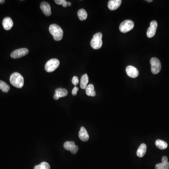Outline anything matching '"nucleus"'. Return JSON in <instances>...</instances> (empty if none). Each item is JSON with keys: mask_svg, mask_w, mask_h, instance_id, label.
<instances>
[{"mask_svg": "<svg viewBox=\"0 0 169 169\" xmlns=\"http://www.w3.org/2000/svg\"><path fill=\"white\" fill-rule=\"evenodd\" d=\"M49 30L55 40L60 41L62 39L63 31L61 27L56 24H51L49 27Z\"/></svg>", "mask_w": 169, "mask_h": 169, "instance_id": "obj_1", "label": "nucleus"}, {"mask_svg": "<svg viewBox=\"0 0 169 169\" xmlns=\"http://www.w3.org/2000/svg\"><path fill=\"white\" fill-rule=\"evenodd\" d=\"M10 80L12 85L18 88H21L24 85L23 77L18 72L12 73L10 77Z\"/></svg>", "mask_w": 169, "mask_h": 169, "instance_id": "obj_2", "label": "nucleus"}, {"mask_svg": "<svg viewBox=\"0 0 169 169\" xmlns=\"http://www.w3.org/2000/svg\"><path fill=\"white\" fill-rule=\"evenodd\" d=\"M102 33H98L93 36L91 40V46L95 49H98L102 45Z\"/></svg>", "mask_w": 169, "mask_h": 169, "instance_id": "obj_3", "label": "nucleus"}, {"mask_svg": "<svg viewBox=\"0 0 169 169\" xmlns=\"http://www.w3.org/2000/svg\"><path fill=\"white\" fill-rule=\"evenodd\" d=\"M60 65V61L57 59H51L46 63L45 69L48 72H52L56 70Z\"/></svg>", "mask_w": 169, "mask_h": 169, "instance_id": "obj_4", "label": "nucleus"}, {"mask_svg": "<svg viewBox=\"0 0 169 169\" xmlns=\"http://www.w3.org/2000/svg\"><path fill=\"white\" fill-rule=\"evenodd\" d=\"M134 26V22L130 20H126L122 22L119 26V30L123 33H126L133 29Z\"/></svg>", "mask_w": 169, "mask_h": 169, "instance_id": "obj_5", "label": "nucleus"}, {"mask_svg": "<svg viewBox=\"0 0 169 169\" xmlns=\"http://www.w3.org/2000/svg\"><path fill=\"white\" fill-rule=\"evenodd\" d=\"M151 70L152 73L158 74L161 70V63L159 60L156 57H153L150 60Z\"/></svg>", "mask_w": 169, "mask_h": 169, "instance_id": "obj_6", "label": "nucleus"}, {"mask_svg": "<svg viewBox=\"0 0 169 169\" xmlns=\"http://www.w3.org/2000/svg\"><path fill=\"white\" fill-rule=\"evenodd\" d=\"M29 53L28 49L26 48L17 49L13 51L11 53L10 56L12 58L17 59L25 56Z\"/></svg>", "mask_w": 169, "mask_h": 169, "instance_id": "obj_7", "label": "nucleus"}, {"mask_svg": "<svg viewBox=\"0 0 169 169\" xmlns=\"http://www.w3.org/2000/svg\"><path fill=\"white\" fill-rule=\"evenodd\" d=\"M157 26L158 24L156 21H152L150 23V27L148 28L147 32V36L148 38H152L154 36L157 29Z\"/></svg>", "mask_w": 169, "mask_h": 169, "instance_id": "obj_8", "label": "nucleus"}, {"mask_svg": "<svg viewBox=\"0 0 169 169\" xmlns=\"http://www.w3.org/2000/svg\"><path fill=\"white\" fill-rule=\"evenodd\" d=\"M63 147L66 150L71 151L73 154L77 153L79 150L78 146L75 145L73 141H66L64 144Z\"/></svg>", "mask_w": 169, "mask_h": 169, "instance_id": "obj_9", "label": "nucleus"}, {"mask_svg": "<svg viewBox=\"0 0 169 169\" xmlns=\"http://www.w3.org/2000/svg\"><path fill=\"white\" fill-rule=\"evenodd\" d=\"M126 72L127 75L131 78H136L138 76L139 74L138 70L133 66H128L126 68Z\"/></svg>", "mask_w": 169, "mask_h": 169, "instance_id": "obj_10", "label": "nucleus"}, {"mask_svg": "<svg viewBox=\"0 0 169 169\" xmlns=\"http://www.w3.org/2000/svg\"><path fill=\"white\" fill-rule=\"evenodd\" d=\"M68 94V91L65 88H59L55 90V94L54 95V98L56 100H58L60 98L64 97Z\"/></svg>", "mask_w": 169, "mask_h": 169, "instance_id": "obj_11", "label": "nucleus"}, {"mask_svg": "<svg viewBox=\"0 0 169 169\" xmlns=\"http://www.w3.org/2000/svg\"><path fill=\"white\" fill-rule=\"evenodd\" d=\"M40 8L44 15L49 16L51 15V9L50 5L46 1H43L41 3Z\"/></svg>", "mask_w": 169, "mask_h": 169, "instance_id": "obj_12", "label": "nucleus"}, {"mask_svg": "<svg viewBox=\"0 0 169 169\" xmlns=\"http://www.w3.org/2000/svg\"><path fill=\"white\" fill-rule=\"evenodd\" d=\"M122 3L121 0H110L108 1V9L111 10H114L118 9Z\"/></svg>", "mask_w": 169, "mask_h": 169, "instance_id": "obj_13", "label": "nucleus"}, {"mask_svg": "<svg viewBox=\"0 0 169 169\" xmlns=\"http://www.w3.org/2000/svg\"><path fill=\"white\" fill-rule=\"evenodd\" d=\"M3 26L4 29L6 30H10L13 26V22L12 19L10 17H6L3 21Z\"/></svg>", "mask_w": 169, "mask_h": 169, "instance_id": "obj_14", "label": "nucleus"}, {"mask_svg": "<svg viewBox=\"0 0 169 169\" xmlns=\"http://www.w3.org/2000/svg\"><path fill=\"white\" fill-rule=\"evenodd\" d=\"M79 139L83 141H88L89 140V136L85 128L81 127L79 131Z\"/></svg>", "mask_w": 169, "mask_h": 169, "instance_id": "obj_15", "label": "nucleus"}, {"mask_svg": "<svg viewBox=\"0 0 169 169\" xmlns=\"http://www.w3.org/2000/svg\"><path fill=\"white\" fill-rule=\"evenodd\" d=\"M147 151V146L144 143L141 144L137 151V155L139 157H143Z\"/></svg>", "mask_w": 169, "mask_h": 169, "instance_id": "obj_16", "label": "nucleus"}, {"mask_svg": "<svg viewBox=\"0 0 169 169\" xmlns=\"http://www.w3.org/2000/svg\"><path fill=\"white\" fill-rule=\"evenodd\" d=\"M86 95L89 96H95L96 92L95 91V87L92 84H89L86 88Z\"/></svg>", "mask_w": 169, "mask_h": 169, "instance_id": "obj_17", "label": "nucleus"}, {"mask_svg": "<svg viewBox=\"0 0 169 169\" xmlns=\"http://www.w3.org/2000/svg\"><path fill=\"white\" fill-rule=\"evenodd\" d=\"M88 81L89 79L88 75L86 74H84L80 79V88H81L82 89H86V88L88 86Z\"/></svg>", "mask_w": 169, "mask_h": 169, "instance_id": "obj_18", "label": "nucleus"}, {"mask_svg": "<svg viewBox=\"0 0 169 169\" xmlns=\"http://www.w3.org/2000/svg\"><path fill=\"white\" fill-rule=\"evenodd\" d=\"M156 145L160 150H165L168 147V144L166 141L161 140H157L156 141Z\"/></svg>", "mask_w": 169, "mask_h": 169, "instance_id": "obj_19", "label": "nucleus"}, {"mask_svg": "<svg viewBox=\"0 0 169 169\" xmlns=\"http://www.w3.org/2000/svg\"><path fill=\"white\" fill-rule=\"evenodd\" d=\"M155 168L156 169H169V162L168 161H162V163L156 164Z\"/></svg>", "mask_w": 169, "mask_h": 169, "instance_id": "obj_20", "label": "nucleus"}, {"mask_svg": "<svg viewBox=\"0 0 169 169\" xmlns=\"http://www.w3.org/2000/svg\"><path fill=\"white\" fill-rule=\"evenodd\" d=\"M78 16L80 20L83 21V20L86 19L88 17V13L84 9H80L78 11Z\"/></svg>", "mask_w": 169, "mask_h": 169, "instance_id": "obj_21", "label": "nucleus"}, {"mask_svg": "<svg viewBox=\"0 0 169 169\" xmlns=\"http://www.w3.org/2000/svg\"><path fill=\"white\" fill-rule=\"evenodd\" d=\"M0 89L4 92H7L10 89V87L7 83L2 80H0Z\"/></svg>", "mask_w": 169, "mask_h": 169, "instance_id": "obj_22", "label": "nucleus"}, {"mask_svg": "<svg viewBox=\"0 0 169 169\" xmlns=\"http://www.w3.org/2000/svg\"><path fill=\"white\" fill-rule=\"evenodd\" d=\"M34 169H50V165L47 162H43L34 167Z\"/></svg>", "mask_w": 169, "mask_h": 169, "instance_id": "obj_23", "label": "nucleus"}, {"mask_svg": "<svg viewBox=\"0 0 169 169\" xmlns=\"http://www.w3.org/2000/svg\"><path fill=\"white\" fill-rule=\"evenodd\" d=\"M55 2L58 5H62L63 7H66L68 6V2L65 0H55Z\"/></svg>", "mask_w": 169, "mask_h": 169, "instance_id": "obj_24", "label": "nucleus"}, {"mask_svg": "<svg viewBox=\"0 0 169 169\" xmlns=\"http://www.w3.org/2000/svg\"><path fill=\"white\" fill-rule=\"evenodd\" d=\"M79 82V79L77 76H74L72 79V83L74 85L76 86L78 85V83Z\"/></svg>", "mask_w": 169, "mask_h": 169, "instance_id": "obj_25", "label": "nucleus"}, {"mask_svg": "<svg viewBox=\"0 0 169 169\" xmlns=\"http://www.w3.org/2000/svg\"><path fill=\"white\" fill-rule=\"evenodd\" d=\"M78 90H79V88L76 86H75L74 88H73V90L72 91V95H77V92H78Z\"/></svg>", "mask_w": 169, "mask_h": 169, "instance_id": "obj_26", "label": "nucleus"}, {"mask_svg": "<svg viewBox=\"0 0 169 169\" xmlns=\"http://www.w3.org/2000/svg\"><path fill=\"white\" fill-rule=\"evenodd\" d=\"M4 0H0V4H3L5 3Z\"/></svg>", "mask_w": 169, "mask_h": 169, "instance_id": "obj_27", "label": "nucleus"}, {"mask_svg": "<svg viewBox=\"0 0 169 169\" xmlns=\"http://www.w3.org/2000/svg\"><path fill=\"white\" fill-rule=\"evenodd\" d=\"M71 5H72L71 3H70V2H68V6H71Z\"/></svg>", "mask_w": 169, "mask_h": 169, "instance_id": "obj_28", "label": "nucleus"}, {"mask_svg": "<svg viewBox=\"0 0 169 169\" xmlns=\"http://www.w3.org/2000/svg\"><path fill=\"white\" fill-rule=\"evenodd\" d=\"M152 1H153L152 0H147V1L149 2V3H150V2H152Z\"/></svg>", "mask_w": 169, "mask_h": 169, "instance_id": "obj_29", "label": "nucleus"}]
</instances>
